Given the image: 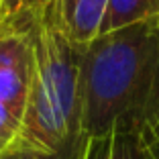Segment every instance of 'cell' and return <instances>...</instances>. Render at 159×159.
<instances>
[{
    "mask_svg": "<svg viewBox=\"0 0 159 159\" xmlns=\"http://www.w3.org/2000/svg\"><path fill=\"white\" fill-rule=\"evenodd\" d=\"M80 129L135 133L159 106V16L100 33L80 47Z\"/></svg>",
    "mask_w": 159,
    "mask_h": 159,
    "instance_id": "1",
    "label": "cell"
},
{
    "mask_svg": "<svg viewBox=\"0 0 159 159\" xmlns=\"http://www.w3.org/2000/svg\"><path fill=\"white\" fill-rule=\"evenodd\" d=\"M35 61L19 135L4 159H67L80 129V47L66 37L49 6H29Z\"/></svg>",
    "mask_w": 159,
    "mask_h": 159,
    "instance_id": "2",
    "label": "cell"
},
{
    "mask_svg": "<svg viewBox=\"0 0 159 159\" xmlns=\"http://www.w3.org/2000/svg\"><path fill=\"white\" fill-rule=\"evenodd\" d=\"M33 37L29 20L0 35V104L23 118L33 75Z\"/></svg>",
    "mask_w": 159,
    "mask_h": 159,
    "instance_id": "3",
    "label": "cell"
},
{
    "mask_svg": "<svg viewBox=\"0 0 159 159\" xmlns=\"http://www.w3.org/2000/svg\"><path fill=\"white\" fill-rule=\"evenodd\" d=\"M59 29L78 47H84L100 31L106 0H43Z\"/></svg>",
    "mask_w": 159,
    "mask_h": 159,
    "instance_id": "4",
    "label": "cell"
},
{
    "mask_svg": "<svg viewBox=\"0 0 159 159\" xmlns=\"http://www.w3.org/2000/svg\"><path fill=\"white\" fill-rule=\"evenodd\" d=\"M67 159H137L135 139L120 129L104 135H84Z\"/></svg>",
    "mask_w": 159,
    "mask_h": 159,
    "instance_id": "5",
    "label": "cell"
},
{
    "mask_svg": "<svg viewBox=\"0 0 159 159\" xmlns=\"http://www.w3.org/2000/svg\"><path fill=\"white\" fill-rule=\"evenodd\" d=\"M153 16H159V0H106L98 35L110 33Z\"/></svg>",
    "mask_w": 159,
    "mask_h": 159,
    "instance_id": "6",
    "label": "cell"
},
{
    "mask_svg": "<svg viewBox=\"0 0 159 159\" xmlns=\"http://www.w3.org/2000/svg\"><path fill=\"white\" fill-rule=\"evenodd\" d=\"M135 155L137 159H159V106L139 125L135 133Z\"/></svg>",
    "mask_w": 159,
    "mask_h": 159,
    "instance_id": "7",
    "label": "cell"
},
{
    "mask_svg": "<svg viewBox=\"0 0 159 159\" xmlns=\"http://www.w3.org/2000/svg\"><path fill=\"white\" fill-rule=\"evenodd\" d=\"M20 120L23 118L19 114H14L12 110H8L6 106L0 104V159H4V155L8 153L10 145L19 135Z\"/></svg>",
    "mask_w": 159,
    "mask_h": 159,
    "instance_id": "8",
    "label": "cell"
},
{
    "mask_svg": "<svg viewBox=\"0 0 159 159\" xmlns=\"http://www.w3.org/2000/svg\"><path fill=\"white\" fill-rule=\"evenodd\" d=\"M29 20V6L20 0H0V35Z\"/></svg>",
    "mask_w": 159,
    "mask_h": 159,
    "instance_id": "9",
    "label": "cell"
},
{
    "mask_svg": "<svg viewBox=\"0 0 159 159\" xmlns=\"http://www.w3.org/2000/svg\"><path fill=\"white\" fill-rule=\"evenodd\" d=\"M20 2H23V4H25V6H33V4H35V2H37V0H20Z\"/></svg>",
    "mask_w": 159,
    "mask_h": 159,
    "instance_id": "10",
    "label": "cell"
}]
</instances>
